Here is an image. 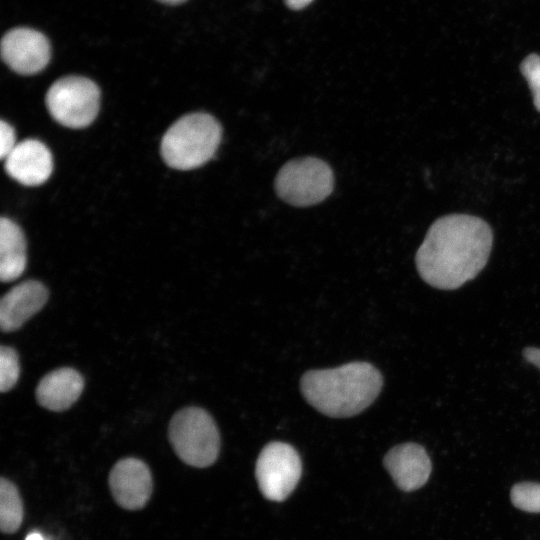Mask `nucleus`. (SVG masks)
I'll return each mask as SVG.
<instances>
[{
  "label": "nucleus",
  "instance_id": "obj_1",
  "mask_svg": "<svg viewBox=\"0 0 540 540\" xmlns=\"http://www.w3.org/2000/svg\"><path fill=\"white\" fill-rule=\"evenodd\" d=\"M493 232L483 219L448 214L435 220L418 248L415 263L420 277L440 290H455L485 267Z\"/></svg>",
  "mask_w": 540,
  "mask_h": 540
},
{
  "label": "nucleus",
  "instance_id": "obj_2",
  "mask_svg": "<svg viewBox=\"0 0 540 540\" xmlns=\"http://www.w3.org/2000/svg\"><path fill=\"white\" fill-rule=\"evenodd\" d=\"M381 373L370 363L351 362L332 369L306 372L301 392L317 411L334 418H346L365 410L379 395Z\"/></svg>",
  "mask_w": 540,
  "mask_h": 540
},
{
  "label": "nucleus",
  "instance_id": "obj_3",
  "mask_svg": "<svg viewBox=\"0 0 540 540\" xmlns=\"http://www.w3.org/2000/svg\"><path fill=\"white\" fill-rule=\"evenodd\" d=\"M221 138L222 127L212 115L187 114L164 134L161 154L165 163L174 169H195L213 158Z\"/></svg>",
  "mask_w": 540,
  "mask_h": 540
},
{
  "label": "nucleus",
  "instance_id": "obj_4",
  "mask_svg": "<svg viewBox=\"0 0 540 540\" xmlns=\"http://www.w3.org/2000/svg\"><path fill=\"white\" fill-rule=\"evenodd\" d=\"M169 440L177 456L198 468L212 465L219 454L217 426L204 409L186 407L174 414L169 423Z\"/></svg>",
  "mask_w": 540,
  "mask_h": 540
},
{
  "label": "nucleus",
  "instance_id": "obj_5",
  "mask_svg": "<svg viewBox=\"0 0 540 540\" xmlns=\"http://www.w3.org/2000/svg\"><path fill=\"white\" fill-rule=\"evenodd\" d=\"M274 186L277 195L286 203L307 207L322 202L332 193L334 174L319 158H297L281 167Z\"/></svg>",
  "mask_w": 540,
  "mask_h": 540
},
{
  "label": "nucleus",
  "instance_id": "obj_6",
  "mask_svg": "<svg viewBox=\"0 0 540 540\" xmlns=\"http://www.w3.org/2000/svg\"><path fill=\"white\" fill-rule=\"evenodd\" d=\"M46 106L50 115L61 125L84 128L96 118L100 106V90L90 79L66 76L48 89Z\"/></svg>",
  "mask_w": 540,
  "mask_h": 540
},
{
  "label": "nucleus",
  "instance_id": "obj_7",
  "mask_svg": "<svg viewBox=\"0 0 540 540\" xmlns=\"http://www.w3.org/2000/svg\"><path fill=\"white\" fill-rule=\"evenodd\" d=\"M302 472L301 459L289 444L271 442L260 452L255 468L259 489L272 501H283L296 487Z\"/></svg>",
  "mask_w": 540,
  "mask_h": 540
},
{
  "label": "nucleus",
  "instance_id": "obj_8",
  "mask_svg": "<svg viewBox=\"0 0 540 540\" xmlns=\"http://www.w3.org/2000/svg\"><path fill=\"white\" fill-rule=\"evenodd\" d=\"M1 56L13 71L32 75L47 66L51 49L48 39L41 32L30 28H15L2 38Z\"/></svg>",
  "mask_w": 540,
  "mask_h": 540
},
{
  "label": "nucleus",
  "instance_id": "obj_9",
  "mask_svg": "<svg viewBox=\"0 0 540 540\" xmlns=\"http://www.w3.org/2000/svg\"><path fill=\"white\" fill-rule=\"evenodd\" d=\"M109 486L116 502L128 510H138L148 502L153 482L149 467L136 458L118 461L109 475Z\"/></svg>",
  "mask_w": 540,
  "mask_h": 540
},
{
  "label": "nucleus",
  "instance_id": "obj_10",
  "mask_svg": "<svg viewBox=\"0 0 540 540\" xmlns=\"http://www.w3.org/2000/svg\"><path fill=\"white\" fill-rule=\"evenodd\" d=\"M384 466L395 484L403 491H413L426 484L432 465L424 447L403 443L391 448L384 457Z\"/></svg>",
  "mask_w": 540,
  "mask_h": 540
},
{
  "label": "nucleus",
  "instance_id": "obj_11",
  "mask_svg": "<svg viewBox=\"0 0 540 540\" xmlns=\"http://www.w3.org/2000/svg\"><path fill=\"white\" fill-rule=\"evenodd\" d=\"M7 174L26 186L44 183L53 170L51 152L45 144L36 139H26L17 143L5 159Z\"/></svg>",
  "mask_w": 540,
  "mask_h": 540
},
{
  "label": "nucleus",
  "instance_id": "obj_12",
  "mask_svg": "<svg viewBox=\"0 0 540 540\" xmlns=\"http://www.w3.org/2000/svg\"><path fill=\"white\" fill-rule=\"evenodd\" d=\"M48 295L47 288L37 280H26L12 287L1 298V329L11 332L20 328L43 308Z\"/></svg>",
  "mask_w": 540,
  "mask_h": 540
},
{
  "label": "nucleus",
  "instance_id": "obj_13",
  "mask_svg": "<svg viewBox=\"0 0 540 540\" xmlns=\"http://www.w3.org/2000/svg\"><path fill=\"white\" fill-rule=\"evenodd\" d=\"M84 388L82 375L73 368L63 367L46 374L36 388L38 403L51 411H64L80 397Z\"/></svg>",
  "mask_w": 540,
  "mask_h": 540
},
{
  "label": "nucleus",
  "instance_id": "obj_14",
  "mask_svg": "<svg viewBox=\"0 0 540 540\" xmlns=\"http://www.w3.org/2000/svg\"><path fill=\"white\" fill-rule=\"evenodd\" d=\"M26 241L21 228L12 220H0V278L11 282L26 268Z\"/></svg>",
  "mask_w": 540,
  "mask_h": 540
},
{
  "label": "nucleus",
  "instance_id": "obj_15",
  "mask_svg": "<svg viewBox=\"0 0 540 540\" xmlns=\"http://www.w3.org/2000/svg\"><path fill=\"white\" fill-rule=\"evenodd\" d=\"M23 520V503L17 487L8 479L0 481V527L3 533L16 532Z\"/></svg>",
  "mask_w": 540,
  "mask_h": 540
},
{
  "label": "nucleus",
  "instance_id": "obj_16",
  "mask_svg": "<svg viewBox=\"0 0 540 540\" xmlns=\"http://www.w3.org/2000/svg\"><path fill=\"white\" fill-rule=\"evenodd\" d=\"M512 504L529 513H540V484L535 482L516 483L510 492Z\"/></svg>",
  "mask_w": 540,
  "mask_h": 540
},
{
  "label": "nucleus",
  "instance_id": "obj_17",
  "mask_svg": "<svg viewBox=\"0 0 540 540\" xmlns=\"http://www.w3.org/2000/svg\"><path fill=\"white\" fill-rule=\"evenodd\" d=\"M20 374L16 351L8 346L0 348V390L7 392L17 383Z\"/></svg>",
  "mask_w": 540,
  "mask_h": 540
},
{
  "label": "nucleus",
  "instance_id": "obj_18",
  "mask_svg": "<svg viewBox=\"0 0 540 540\" xmlns=\"http://www.w3.org/2000/svg\"><path fill=\"white\" fill-rule=\"evenodd\" d=\"M520 71L529 85L534 106L540 112V56L529 54L522 61Z\"/></svg>",
  "mask_w": 540,
  "mask_h": 540
},
{
  "label": "nucleus",
  "instance_id": "obj_19",
  "mask_svg": "<svg viewBox=\"0 0 540 540\" xmlns=\"http://www.w3.org/2000/svg\"><path fill=\"white\" fill-rule=\"evenodd\" d=\"M0 138V156L5 160L17 143L14 129L3 120L0 122Z\"/></svg>",
  "mask_w": 540,
  "mask_h": 540
},
{
  "label": "nucleus",
  "instance_id": "obj_20",
  "mask_svg": "<svg viewBox=\"0 0 540 540\" xmlns=\"http://www.w3.org/2000/svg\"><path fill=\"white\" fill-rule=\"evenodd\" d=\"M522 355L526 361L540 369V348L526 347L523 349Z\"/></svg>",
  "mask_w": 540,
  "mask_h": 540
},
{
  "label": "nucleus",
  "instance_id": "obj_21",
  "mask_svg": "<svg viewBox=\"0 0 540 540\" xmlns=\"http://www.w3.org/2000/svg\"><path fill=\"white\" fill-rule=\"evenodd\" d=\"M313 0H285V4L292 10H300L308 6Z\"/></svg>",
  "mask_w": 540,
  "mask_h": 540
},
{
  "label": "nucleus",
  "instance_id": "obj_22",
  "mask_svg": "<svg viewBox=\"0 0 540 540\" xmlns=\"http://www.w3.org/2000/svg\"><path fill=\"white\" fill-rule=\"evenodd\" d=\"M25 540H46V539L42 536V534L38 532H31L30 534L26 536Z\"/></svg>",
  "mask_w": 540,
  "mask_h": 540
},
{
  "label": "nucleus",
  "instance_id": "obj_23",
  "mask_svg": "<svg viewBox=\"0 0 540 540\" xmlns=\"http://www.w3.org/2000/svg\"><path fill=\"white\" fill-rule=\"evenodd\" d=\"M162 3H165V4H180L186 0H158Z\"/></svg>",
  "mask_w": 540,
  "mask_h": 540
}]
</instances>
